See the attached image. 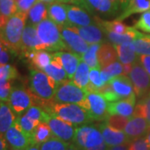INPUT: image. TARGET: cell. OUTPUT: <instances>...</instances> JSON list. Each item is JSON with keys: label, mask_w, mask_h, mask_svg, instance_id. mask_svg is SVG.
I'll return each instance as SVG.
<instances>
[{"label": "cell", "mask_w": 150, "mask_h": 150, "mask_svg": "<svg viewBox=\"0 0 150 150\" xmlns=\"http://www.w3.org/2000/svg\"><path fill=\"white\" fill-rule=\"evenodd\" d=\"M27 18V13L17 12L1 27V43L4 44L13 54H23L22 38Z\"/></svg>", "instance_id": "6da1fadb"}, {"label": "cell", "mask_w": 150, "mask_h": 150, "mask_svg": "<svg viewBox=\"0 0 150 150\" xmlns=\"http://www.w3.org/2000/svg\"><path fill=\"white\" fill-rule=\"evenodd\" d=\"M43 110L74 124V126L84 125L93 121L86 109L78 104L54 102Z\"/></svg>", "instance_id": "7a4b0ae2"}, {"label": "cell", "mask_w": 150, "mask_h": 150, "mask_svg": "<svg viewBox=\"0 0 150 150\" xmlns=\"http://www.w3.org/2000/svg\"><path fill=\"white\" fill-rule=\"evenodd\" d=\"M58 83L40 69H32L29 75V88L34 96L43 101L54 99Z\"/></svg>", "instance_id": "3957f363"}, {"label": "cell", "mask_w": 150, "mask_h": 150, "mask_svg": "<svg viewBox=\"0 0 150 150\" xmlns=\"http://www.w3.org/2000/svg\"><path fill=\"white\" fill-rule=\"evenodd\" d=\"M38 37L44 44L46 51L60 52L68 49L63 40L60 28L50 18H46L36 25Z\"/></svg>", "instance_id": "277c9868"}, {"label": "cell", "mask_w": 150, "mask_h": 150, "mask_svg": "<svg viewBox=\"0 0 150 150\" xmlns=\"http://www.w3.org/2000/svg\"><path fill=\"white\" fill-rule=\"evenodd\" d=\"M87 93L85 89L76 85L73 80H67L58 83L54 102L61 103L78 104L85 109L87 104Z\"/></svg>", "instance_id": "5b68a950"}, {"label": "cell", "mask_w": 150, "mask_h": 150, "mask_svg": "<svg viewBox=\"0 0 150 150\" xmlns=\"http://www.w3.org/2000/svg\"><path fill=\"white\" fill-rule=\"evenodd\" d=\"M85 109L93 121H104L108 116L107 100L98 92H88Z\"/></svg>", "instance_id": "8992f818"}, {"label": "cell", "mask_w": 150, "mask_h": 150, "mask_svg": "<svg viewBox=\"0 0 150 150\" xmlns=\"http://www.w3.org/2000/svg\"><path fill=\"white\" fill-rule=\"evenodd\" d=\"M129 77L134 85V93L137 98H143L150 92V76L141 64L140 61L133 65Z\"/></svg>", "instance_id": "52a82bcc"}, {"label": "cell", "mask_w": 150, "mask_h": 150, "mask_svg": "<svg viewBox=\"0 0 150 150\" xmlns=\"http://www.w3.org/2000/svg\"><path fill=\"white\" fill-rule=\"evenodd\" d=\"M45 122L50 127L54 137L67 143L74 140L76 129L74 124L49 112H48Z\"/></svg>", "instance_id": "ba28073f"}, {"label": "cell", "mask_w": 150, "mask_h": 150, "mask_svg": "<svg viewBox=\"0 0 150 150\" xmlns=\"http://www.w3.org/2000/svg\"><path fill=\"white\" fill-rule=\"evenodd\" d=\"M60 31L66 47L71 52L81 57L88 50L89 44L77 32L74 26L61 27Z\"/></svg>", "instance_id": "9c48e42d"}, {"label": "cell", "mask_w": 150, "mask_h": 150, "mask_svg": "<svg viewBox=\"0 0 150 150\" xmlns=\"http://www.w3.org/2000/svg\"><path fill=\"white\" fill-rule=\"evenodd\" d=\"M32 98L30 93L23 87H14L12 88L8 103L15 115L19 117L33 106Z\"/></svg>", "instance_id": "30bf717a"}, {"label": "cell", "mask_w": 150, "mask_h": 150, "mask_svg": "<svg viewBox=\"0 0 150 150\" xmlns=\"http://www.w3.org/2000/svg\"><path fill=\"white\" fill-rule=\"evenodd\" d=\"M4 138L13 149H27L33 144L32 136L22 129L17 119L10 129L5 133Z\"/></svg>", "instance_id": "8fae6325"}, {"label": "cell", "mask_w": 150, "mask_h": 150, "mask_svg": "<svg viewBox=\"0 0 150 150\" xmlns=\"http://www.w3.org/2000/svg\"><path fill=\"white\" fill-rule=\"evenodd\" d=\"M83 8L93 16L113 17L120 10L112 4L111 0H83Z\"/></svg>", "instance_id": "7c38bea8"}, {"label": "cell", "mask_w": 150, "mask_h": 150, "mask_svg": "<svg viewBox=\"0 0 150 150\" xmlns=\"http://www.w3.org/2000/svg\"><path fill=\"white\" fill-rule=\"evenodd\" d=\"M23 54H27L39 50H46L44 44L38 37L37 28L35 25L28 23L23 29Z\"/></svg>", "instance_id": "4fadbf2b"}, {"label": "cell", "mask_w": 150, "mask_h": 150, "mask_svg": "<svg viewBox=\"0 0 150 150\" xmlns=\"http://www.w3.org/2000/svg\"><path fill=\"white\" fill-rule=\"evenodd\" d=\"M123 131L132 142L137 139L143 138L150 132V127L146 118L139 115L133 114Z\"/></svg>", "instance_id": "5bb4252c"}, {"label": "cell", "mask_w": 150, "mask_h": 150, "mask_svg": "<svg viewBox=\"0 0 150 150\" xmlns=\"http://www.w3.org/2000/svg\"><path fill=\"white\" fill-rule=\"evenodd\" d=\"M98 128L102 133L104 143L109 148L131 143L129 137L126 135L124 131L113 129L112 127L108 126L104 121H103V123H99L98 125Z\"/></svg>", "instance_id": "9a60e30c"}, {"label": "cell", "mask_w": 150, "mask_h": 150, "mask_svg": "<svg viewBox=\"0 0 150 150\" xmlns=\"http://www.w3.org/2000/svg\"><path fill=\"white\" fill-rule=\"evenodd\" d=\"M136 98L135 94L129 98L118 100L115 102L108 103V115H120L127 118H131L134 112L136 107Z\"/></svg>", "instance_id": "2e32d148"}, {"label": "cell", "mask_w": 150, "mask_h": 150, "mask_svg": "<svg viewBox=\"0 0 150 150\" xmlns=\"http://www.w3.org/2000/svg\"><path fill=\"white\" fill-rule=\"evenodd\" d=\"M68 19L70 26L83 27L94 23V18H92L88 11L79 6L67 4Z\"/></svg>", "instance_id": "e0dca14e"}, {"label": "cell", "mask_w": 150, "mask_h": 150, "mask_svg": "<svg viewBox=\"0 0 150 150\" xmlns=\"http://www.w3.org/2000/svg\"><path fill=\"white\" fill-rule=\"evenodd\" d=\"M112 90L118 95L119 100L129 98L135 94L133 83L128 75H119L108 82Z\"/></svg>", "instance_id": "ac0fdd59"}, {"label": "cell", "mask_w": 150, "mask_h": 150, "mask_svg": "<svg viewBox=\"0 0 150 150\" xmlns=\"http://www.w3.org/2000/svg\"><path fill=\"white\" fill-rule=\"evenodd\" d=\"M48 18L58 24L59 27L70 26L68 19L67 4L60 2H54L48 4Z\"/></svg>", "instance_id": "d6986e66"}, {"label": "cell", "mask_w": 150, "mask_h": 150, "mask_svg": "<svg viewBox=\"0 0 150 150\" xmlns=\"http://www.w3.org/2000/svg\"><path fill=\"white\" fill-rule=\"evenodd\" d=\"M74 28L77 32L80 34L81 37L88 44L102 43L105 41L104 33L96 23H92L88 26H83V27L74 26Z\"/></svg>", "instance_id": "ffe728a7"}, {"label": "cell", "mask_w": 150, "mask_h": 150, "mask_svg": "<svg viewBox=\"0 0 150 150\" xmlns=\"http://www.w3.org/2000/svg\"><path fill=\"white\" fill-rule=\"evenodd\" d=\"M57 55L60 59L62 65L64 69L65 72L67 74L68 79L70 80H73L74 76L77 71L79 64L80 63L81 57L78 54H74L73 52H56L54 53Z\"/></svg>", "instance_id": "44dd1931"}, {"label": "cell", "mask_w": 150, "mask_h": 150, "mask_svg": "<svg viewBox=\"0 0 150 150\" xmlns=\"http://www.w3.org/2000/svg\"><path fill=\"white\" fill-rule=\"evenodd\" d=\"M150 9V0H129L126 7L122 10V13L116 18V20L123 21L129 16L144 13Z\"/></svg>", "instance_id": "7402d4cb"}, {"label": "cell", "mask_w": 150, "mask_h": 150, "mask_svg": "<svg viewBox=\"0 0 150 150\" xmlns=\"http://www.w3.org/2000/svg\"><path fill=\"white\" fill-rule=\"evenodd\" d=\"M98 58L101 69L113 64L118 59L117 51L114 48L113 44L108 43L101 44L99 50L98 52Z\"/></svg>", "instance_id": "603a6c76"}, {"label": "cell", "mask_w": 150, "mask_h": 150, "mask_svg": "<svg viewBox=\"0 0 150 150\" xmlns=\"http://www.w3.org/2000/svg\"><path fill=\"white\" fill-rule=\"evenodd\" d=\"M43 71L44 73H46L49 77L54 79L58 83L69 79L60 59L54 54H53L52 62L48 66H46Z\"/></svg>", "instance_id": "cb8c5ba5"}, {"label": "cell", "mask_w": 150, "mask_h": 150, "mask_svg": "<svg viewBox=\"0 0 150 150\" xmlns=\"http://www.w3.org/2000/svg\"><path fill=\"white\" fill-rule=\"evenodd\" d=\"M16 115L12 110L8 102L1 101L0 104V132L4 135L16 120Z\"/></svg>", "instance_id": "d4e9b609"}, {"label": "cell", "mask_w": 150, "mask_h": 150, "mask_svg": "<svg viewBox=\"0 0 150 150\" xmlns=\"http://www.w3.org/2000/svg\"><path fill=\"white\" fill-rule=\"evenodd\" d=\"M118 57L122 64H134L139 61V54L132 48L130 43L124 44H113Z\"/></svg>", "instance_id": "484cf974"}, {"label": "cell", "mask_w": 150, "mask_h": 150, "mask_svg": "<svg viewBox=\"0 0 150 150\" xmlns=\"http://www.w3.org/2000/svg\"><path fill=\"white\" fill-rule=\"evenodd\" d=\"M48 16V4L38 0L28 13V21L29 24L36 26Z\"/></svg>", "instance_id": "4316f807"}, {"label": "cell", "mask_w": 150, "mask_h": 150, "mask_svg": "<svg viewBox=\"0 0 150 150\" xmlns=\"http://www.w3.org/2000/svg\"><path fill=\"white\" fill-rule=\"evenodd\" d=\"M107 39L112 44H124L133 42L134 40L142 37L144 34L136 30L135 28H131L129 32L125 33H116L112 32H103Z\"/></svg>", "instance_id": "83f0119b"}, {"label": "cell", "mask_w": 150, "mask_h": 150, "mask_svg": "<svg viewBox=\"0 0 150 150\" xmlns=\"http://www.w3.org/2000/svg\"><path fill=\"white\" fill-rule=\"evenodd\" d=\"M54 137L52 130L46 122H40L32 134L33 144L40 145Z\"/></svg>", "instance_id": "f1b7e54d"}, {"label": "cell", "mask_w": 150, "mask_h": 150, "mask_svg": "<svg viewBox=\"0 0 150 150\" xmlns=\"http://www.w3.org/2000/svg\"><path fill=\"white\" fill-rule=\"evenodd\" d=\"M89 74L90 68L86 64L83 60H80V63L75 73L73 82L76 85L80 87L83 89H86V88L89 84Z\"/></svg>", "instance_id": "f546056e"}, {"label": "cell", "mask_w": 150, "mask_h": 150, "mask_svg": "<svg viewBox=\"0 0 150 150\" xmlns=\"http://www.w3.org/2000/svg\"><path fill=\"white\" fill-rule=\"evenodd\" d=\"M18 12V6L15 0H0V23L1 27Z\"/></svg>", "instance_id": "4dcf8cb0"}, {"label": "cell", "mask_w": 150, "mask_h": 150, "mask_svg": "<svg viewBox=\"0 0 150 150\" xmlns=\"http://www.w3.org/2000/svg\"><path fill=\"white\" fill-rule=\"evenodd\" d=\"M102 43H92L89 44V47L84 54L81 56V59L83 60L90 69L98 68L100 64L98 63V52ZM101 68V67H100Z\"/></svg>", "instance_id": "1f68e13d"}, {"label": "cell", "mask_w": 150, "mask_h": 150, "mask_svg": "<svg viewBox=\"0 0 150 150\" xmlns=\"http://www.w3.org/2000/svg\"><path fill=\"white\" fill-rule=\"evenodd\" d=\"M30 60L33 66L35 67L36 69L43 70L52 62L53 54H50V53L46 50H39L33 54Z\"/></svg>", "instance_id": "d6a6232c"}, {"label": "cell", "mask_w": 150, "mask_h": 150, "mask_svg": "<svg viewBox=\"0 0 150 150\" xmlns=\"http://www.w3.org/2000/svg\"><path fill=\"white\" fill-rule=\"evenodd\" d=\"M101 68H94L90 69L89 74V84L86 88L87 92H99L106 83L101 78Z\"/></svg>", "instance_id": "836d02e7"}, {"label": "cell", "mask_w": 150, "mask_h": 150, "mask_svg": "<svg viewBox=\"0 0 150 150\" xmlns=\"http://www.w3.org/2000/svg\"><path fill=\"white\" fill-rule=\"evenodd\" d=\"M122 74H123V65L118 61L101 69V78L105 83H108L113 78Z\"/></svg>", "instance_id": "e575fe53"}, {"label": "cell", "mask_w": 150, "mask_h": 150, "mask_svg": "<svg viewBox=\"0 0 150 150\" xmlns=\"http://www.w3.org/2000/svg\"><path fill=\"white\" fill-rule=\"evenodd\" d=\"M134 114L146 118L150 127V92L137 103Z\"/></svg>", "instance_id": "d590c367"}, {"label": "cell", "mask_w": 150, "mask_h": 150, "mask_svg": "<svg viewBox=\"0 0 150 150\" xmlns=\"http://www.w3.org/2000/svg\"><path fill=\"white\" fill-rule=\"evenodd\" d=\"M130 45L138 54L150 56V38L146 34L131 42Z\"/></svg>", "instance_id": "8d00e7d4"}, {"label": "cell", "mask_w": 150, "mask_h": 150, "mask_svg": "<svg viewBox=\"0 0 150 150\" xmlns=\"http://www.w3.org/2000/svg\"><path fill=\"white\" fill-rule=\"evenodd\" d=\"M103 143H104L102 133L99 130L98 128L91 126L90 130L88 132V134L87 135L85 141V146H84V149H88L93 147H95L98 145H100Z\"/></svg>", "instance_id": "74e56055"}, {"label": "cell", "mask_w": 150, "mask_h": 150, "mask_svg": "<svg viewBox=\"0 0 150 150\" xmlns=\"http://www.w3.org/2000/svg\"><path fill=\"white\" fill-rule=\"evenodd\" d=\"M69 145V143L54 136L47 142L39 145V148L40 150H67Z\"/></svg>", "instance_id": "f35d334b"}, {"label": "cell", "mask_w": 150, "mask_h": 150, "mask_svg": "<svg viewBox=\"0 0 150 150\" xmlns=\"http://www.w3.org/2000/svg\"><path fill=\"white\" fill-rule=\"evenodd\" d=\"M129 118L127 117H123L120 115H111L109 114L104 122L107 123L108 126L112 127L113 129H118V130H122L123 131L127 123L129 122Z\"/></svg>", "instance_id": "ab89813d"}, {"label": "cell", "mask_w": 150, "mask_h": 150, "mask_svg": "<svg viewBox=\"0 0 150 150\" xmlns=\"http://www.w3.org/2000/svg\"><path fill=\"white\" fill-rule=\"evenodd\" d=\"M24 114L27 115L28 118H30L33 120L40 123V122H45L47 115H48V112L43 110L42 108L33 105L24 112Z\"/></svg>", "instance_id": "60d3db41"}, {"label": "cell", "mask_w": 150, "mask_h": 150, "mask_svg": "<svg viewBox=\"0 0 150 150\" xmlns=\"http://www.w3.org/2000/svg\"><path fill=\"white\" fill-rule=\"evenodd\" d=\"M16 119L17 121H18V123H19L22 129L25 133H27L28 134H29L31 136H32V134L34 129L36 128V126L39 123L38 122H36V121L33 120L30 118H28L27 115H25L24 113L23 115H21V116H19V117H17Z\"/></svg>", "instance_id": "b9f144b4"}, {"label": "cell", "mask_w": 150, "mask_h": 150, "mask_svg": "<svg viewBox=\"0 0 150 150\" xmlns=\"http://www.w3.org/2000/svg\"><path fill=\"white\" fill-rule=\"evenodd\" d=\"M18 78V71L10 64L0 66V79L12 81Z\"/></svg>", "instance_id": "7bdbcfd3"}, {"label": "cell", "mask_w": 150, "mask_h": 150, "mask_svg": "<svg viewBox=\"0 0 150 150\" xmlns=\"http://www.w3.org/2000/svg\"><path fill=\"white\" fill-rule=\"evenodd\" d=\"M134 28L143 32L150 33V9L142 13L139 20L136 22Z\"/></svg>", "instance_id": "ee69618b"}, {"label": "cell", "mask_w": 150, "mask_h": 150, "mask_svg": "<svg viewBox=\"0 0 150 150\" xmlns=\"http://www.w3.org/2000/svg\"><path fill=\"white\" fill-rule=\"evenodd\" d=\"M12 92L11 81L0 79V99L1 101L8 102Z\"/></svg>", "instance_id": "f6af8a7d"}, {"label": "cell", "mask_w": 150, "mask_h": 150, "mask_svg": "<svg viewBox=\"0 0 150 150\" xmlns=\"http://www.w3.org/2000/svg\"><path fill=\"white\" fill-rule=\"evenodd\" d=\"M129 150H150V146L148 144L146 138H139L132 141L129 144Z\"/></svg>", "instance_id": "bcb514c9"}, {"label": "cell", "mask_w": 150, "mask_h": 150, "mask_svg": "<svg viewBox=\"0 0 150 150\" xmlns=\"http://www.w3.org/2000/svg\"><path fill=\"white\" fill-rule=\"evenodd\" d=\"M38 0H20L18 3H17L18 12H21L28 14L29 9Z\"/></svg>", "instance_id": "7dc6e473"}, {"label": "cell", "mask_w": 150, "mask_h": 150, "mask_svg": "<svg viewBox=\"0 0 150 150\" xmlns=\"http://www.w3.org/2000/svg\"><path fill=\"white\" fill-rule=\"evenodd\" d=\"M0 50H1L0 51V54H1L0 64H1V65L8 64L9 60H10V53H12V52L3 43H1Z\"/></svg>", "instance_id": "c3c4849f"}, {"label": "cell", "mask_w": 150, "mask_h": 150, "mask_svg": "<svg viewBox=\"0 0 150 150\" xmlns=\"http://www.w3.org/2000/svg\"><path fill=\"white\" fill-rule=\"evenodd\" d=\"M139 61L150 76V56L149 55H139Z\"/></svg>", "instance_id": "681fc988"}, {"label": "cell", "mask_w": 150, "mask_h": 150, "mask_svg": "<svg viewBox=\"0 0 150 150\" xmlns=\"http://www.w3.org/2000/svg\"><path fill=\"white\" fill-rule=\"evenodd\" d=\"M58 2L60 3H69V4H76L77 6H79L81 8H83V0H57Z\"/></svg>", "instance_id": "f907efd6"}, {"label": "cell", "mask_w": 150, "mask_h": 150, "mask_svg": "<svg viewBox=\"0 0 150 150\" xmlns=\"http://www.w3.org/2000/svg\"><path fill=\"white\" fill-rule=\"evenodd\" d=\"M129 144H121L118 145V146H114V147H110L108 148V150H129Z\"/></svg>", "instance_id": "816d5d0a"}, {"label": "cell", "mask_w": 150, "mask_h": 150, "mask_svg": "<svg viewBox=\"0 0 150 150\" xmlns=\"http://www.w3.org/2000/svg\"><path fill=\"white\" fill-rule=\"evenodd\" d=\"M108 148L109 147L105 143H103L100 145H98V146H95V147H93V148H90V149H88L85 150H108Z\"/></svg>", "instance_id": "f5cc1de1"}, {"label": "cell", "mask_w": 150, "mask_h": 150, "mask_svg": "<svg viewBox=\"0 0 150 150\" xmlns=\"http://www.w3.org/2000/svg\"><path fill=\"white\" fill-rule=\"evenodd\" d=\"M0 150H8L7 140L4 138V136H3V135H1V139H0Z\"/></svg>", "instance_id": "db71d44e"}, {"label": "cell", "mask_w": 150, "mask_h": 150, "mask_svg": "<svg viewBox=\"0 0 150 150\" xmlns=\"http://www.w3.org/2000/svg\"><path fill=\"white\" fill-rule=\"evenodd\" d=\"M134 64H123V75H129L133 69Z\"/></svg>", "instance_id": "11a10c76"}, {"label": "cell", "mask_w": 150, "mask_h": 150, "mask_svg": "<svg viewBox=\"0 0 150 150\" xmlns=\"http://www.w3.org/2000/svg\"><path fill=\"white\" fill-rule=\"evenodd\" d=\"M67 150H83L80 149L79 147H78L77 145L74 144H69V147H68V149Z\"/></svg>", "instance_id": "9f6ffc18"}, {"label": "cell", "mask_w": 150, "mask_h": 150, "mask_svg": "<svg viewBox=\"0 0 150 150\" xmlns=\"http://www.w3.org/2000/svg\"><path fill=\"white\" fill-rule=\"evenodd\" d=\"M27 150H40V148H39V145L32 144L28 148Z\"/></svg>", "instance_id": "6f0895ef"}, {"label": "cell", "mask_w": 150, "mask_h": 150, "mask_svg": "<svg viewBox=\"0 0 150 150\" xmlns=\"http://www.w3.org/2000/svg\"><path fill=\"white\" fill-rule=\"evenodd\" d=\"M128 1H129V0H123V2H122V10L126 7L127 4H128Z\"/></svg>", "instance_id": "680465c9"}, {"label": "cell", "mask_w": 150, "mask_h": 150, "mask_svg": "<svg viewBox=\"0 0 150 150\" xmlns=\"http://www.w3.org/2000/svg\"><path fill=\"white\" fill-rule=\"evenodd\" d=\"M146 140H147L148 144H149V145L150 146V132L148 134V135H147V137H146Z\"/></svg>", "instance_id": "91938a15"}, {"label": "cell", "mask_w": 150, "mask_h": 150, "mask_svg": "<svg viewBox=\"0 0 150 150\" xmlns=\"http://www.w3.org/2000/svg\"><path fill=\"white\" fill-rule=\"evenodd\" d=\"M41 1H43L44 3H46V4H51V3H54L55 0H41Z\"/></svg>", "instance_id": "94428289"}, {"label": "cell", "mask_w": 150, "mask_h": 150, "mask_svg": "<svg viewBox=\"0 0 150 150\" xmlns=\"http://www.w3.org/2000/svg\"><path fill=\"white\" fill-rule=\"evenodd\" d=\"M19 1H20V0H15V2H16V3H18Z\"/></svg>", "instance_id": "6125c7cd"}, {"label": "cell", "mask_w": 150, "mask_h": 150, "mask_svg": "<svg viewBox=\"0 0 150 150\" xmlns=\"http://www.w3.org/2000/svg\"><path fill=\"white\" fill-rule=\"evenodd\" d=\"M13 150H27V149H13Z\"/></svg>", "instance_id": "be15d7a7"}, {"label": "cell", "mask_w": 150, "mask_h": 150, "mask_svg": "<svg viewBox=\"0 0 150 150\" xmlns=\"http://www.w3.org/2000/svg\"><path fill=\"white\" fill-rule=\"evenodd\" d=\"M147 36H148V37H149L150 38V35H147Z\"/></svg>", "instance_id": "e7e4bbea"}]
</instances>
